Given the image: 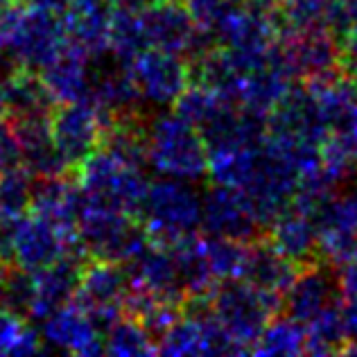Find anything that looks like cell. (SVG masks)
I'll return each mask as SVG.
<instances>
[{"instance_id": "22", "label": "cell", "mask_w": 357, "mask_h": 357, "mask_svg": "<svg viewBox=\"0 0 357 357\" xmlns=\"http://www.w3.org/2000/svg\"><path fill=\"white\" fill-rule=\"evenodd\" d=\"M118 5H125L131 9H140V7H147V5H154L156 0H116Z\"/></svg>"}, {"instance_id": "8", "label": "cell", "mask_w": 357, "mask_h": 357, "mask_svg": "<svg viewBox=\"0 0 357 357\" xmlns=\"http://www.w3.org/2000/svg\"><path fill=\"white\" fill-rule=\"evenodd\" d=\"M337 294V287L324 271L310 269L305 274L294 278L289 285L287 296V312L298 324H310L314 317H319L324 310L333 307V298Z\"/></svg>"}, {"instance_id": "1", "label": "cell", "mask_w": 357, "mask_h": 357, "mask_svg": "<svg viewBox=\"0 0 357 357\" xmlns=\"http://www.w3.org/2000/svg\"><path fill=\"white\" fill-rule=\"evenodd\" d=\"M278 307L280 298L276 292H267L251 283H227L215 298V317L236 342H256L265 331L267 317Z\"/></svg>"}, {"instance_id": "2", "label": "cell", "mask_w": 357, "mask_h": 357, "mask_svg": "<svg viewBox=\"0 0 357 357\" xmlns=\"http://www.w3.org/2000/svg\"><path fill=\"white\" fill-rule=\"evenodd\" d=\"M154 163L178 178H197L206 172V143L185 118L163 120L152 138Z\"/></svg>"}, {"instance_id": "10", "label": "cell", "mask_w": 357, "mask_h": 357, "mask_svg": "<svg viewBox=\"0 0 357 357\" xmlns=\"http://www.w3.org/2000/svg\"><path fill=\"white\" fill-rule=\"evenodd\" d=\"M244 278L267 292H283L294 283V269L287 256H283L276 247H253L247 249L244 262Z\"/></svg>"}, {"instance_id": "14", "label": "cell", "mask_w": 357, "mask_h": 357, "mask_svg": "<svg viewBox=\"0 0 357 357\" xmlns=\"http://www.w3.org/2000/svg\"><path fill=\"white\" fill-rule=\"evenodd\" d=\"M256 351L265 355H294L305 351L303 328L292 317L278 319L271 326H265V331L260 333Z\"/></svg>"}, {"instance_id": "9", "label": "cell", "mask_w": 357, "mask_h": 357, "mask_svg": "<svg viewBox=\"0 0 357 357\" xmlns=\"http://www.w3.org/2000/svg\"><path fill=\"white\" fill-rule=\"evenodd\" d=\"M18 52L30 63H52L54 54L59 50L61 27L52 18L50 9L34 12L23 18L21 27L16 32Z\"/></svg>"}, {"instance_id": "18", "label": "cell", "mask_w": 357, "mask_h": 357, "mask_svg": "<svg viewBox=\"0 0 357 357\" xmlns=\"http://www.w3.org/2000/svg\"><path fill=\"white\" fill-rule=\"evenodd\" d=\"M342 319H344L346 337H351V346L346 351H349V353H357V296H353L351 303L344 307Z\"/></svg>"}, {"instance_id": "6", "label": "cell", "mask_w": 357, "mask_h": 357, "mask_svg": "<svg viewBox=\"0 0 357 357\" xmlns=\"http://www.w3.org/2000/svg\"><path fill=\"white\" fill-rule=\"evenodd\" d=\"M143 34L145 39L156 45L158 50L165 52H176L181 48H188L192 43V23H190V12L188 7L174 5V3H161L152 5L143 16Z\"/></svg>"}, {"instance_id": "4", "label": "cell", "mask_w": 357, "mask_h": 357, "mask_svg": "<svg viewBox=\"0 0 357 357\" xmlns=\"http://www.w3.org/2000/svg\"><path fill=\"white\" fill-rule=\"evenodd\" d=\"M202 211H204V227L218 238H229L240 242L247 240L253 233V229L258 227L244 195L236 192V188L231 185H224L220 190L211 192L204 199Z\"/></svg>"}, {"instance_id": "17", "label": "cell", "mask_w": 357, "mask_h": 357, "mask_svg": "<svg viewBox=\"0 0 357 357\" xmlns=\"http://www.w3.org/2000/svg\"><path fill=\"white\" fill-rule=\"evenodd\" d=\"M18 174H7L5 181L0 183V206L7 211H18L30 197L23 178H16Z\"/></svg>"}, {"instance_id": "13", "label": "cell", "mask_w": 357, "mask_h": 357, "mask_svg": "<svg viewBox=\"0 0 357 357\" xmlns=\"http://www.w3.org/2000/svg\"><path fill=\"white\" fill-rule=\"evenodd\" d=\"M314 220L303 213L280 215L274 227V247L289 260H303L314 249L317 242Z\"/></svg>"}, {"instance_id": "5", "label": "cell", "mask_w": 357, "mask_h": 357, "mask_svg": "<svg viewBox=\"0 0 357 357\" xmlns=\"http://www.w3.org/2000/svg\"><path fill=\"white\" fill-rule=\"evenodd\" d=\"M185 68L181 61L170 57V52L165 50H152L140 57L138 68H136V82L140 91L145 93L149 100L167 102L178 100V96L185 89Z\"/></svg>"}, {"instance_id": "16", "label": "cell", "mask_w": 357, "mask_h": 357, "mask_svg": "<svg viewBox=\"0 0 357 357\" xmlns=\"http://www.w3.org/2000/svg\"><path fill=\"white\" fill-rule=\"evenodd\" d=\"M206 256H208L213 274L224 276V278L244 276L247 249L240 247L238 240H229V238L213 240L208 247H206Z\"/></svg>"}, {"instance_id": "12", "label": "cell", "mask_w": 357, "mask_h": 357, "mask_svg": "<svg viewBox=\"0 0 357 357\" xmlns=\"http://www.w3.org/2000/svg\"><path fill=\"white\" fill-rule=\"evenodd\" d=\"M5 107L18 118V122H45L50 114V89L30 75L18 77L7 91Z\"/></svg>"}, {"instance_id": "11", "label": "cell", "mask_w": 357, "mask_h": 357, "mask_svg": "<svg viewBox=\"0 0 357 357\" xmlns=\"http://www.w3.org/2000/svg\"><path fill=\"white\" fill-rule=\"evenodd\" d=\"M59 236L50 224H21L16 227L14 236V253L25 267H41L45 269L57 260L59 253Z\"/></svg>"}, {"instance_id": "7", "label": "cell", "mask_w": 357, "mask_h": 357, "mask_svg": "<svg viewBox=\"0 0 357 357\" xmlns=\"http://www.w3.org/2000/svg\"><path fill=\"white\" fill-rule=\"evenodd\" d=\"M52 138L63 163H77L91 158L93 149H96L98 125L86 109L66 107L54 120Z\"/></svg>"}, {"instance_id": "21", "label": "cell", "mask_w": 357, "mask_h": 357, "mask_svg": "<svg viewBox=\"0 0 357 357\" xmlns=\"http://www.w3.org/2000/svg\"><path fill=\"white\" fill-rule=\"evenodd\" d=\"M32 3L43 9H57V7H73L77 0H32Z\"/></svg>"}, {"instance_id": "19", "label": "cell", "mask_w": 357, "mask_h": 357, "mask_svg": "<svg viewBox=\"0 0 357 357\" xmlns=\"http://www.w3.org/2000/svg\"><path fill=\"white\" fill-rule=\"evenodd\" d=\"M342 287H344V292L349 294L351 298L357 296V258L346 265L344 276H342Z\"/></svg>"}, {"instance_id": "3", "label": "cell", "mask_w": 357, "mask_h": 357, "mask_svg": "<svg viewBox=\"0 0 357 357\" xmlns=\"http://www.w3.org/2000/svg\"><path fill=\"white\" fill-rule=\"evenodd\" d=\"M147 211L154 233L183 240L185 233L199 222L202 206L190 190L178 183H161L147 195Z\"/></svg>"}, {"instance_id": "15", "label": "cell", "mask_w": 357, "mask_h": 357, "mask_svg": "<svg viewBox=\"0 0 357 357\" xmlns=\"http://www.w3.org/2000/svg\"><path fill=\"white\" fill-rule=\"evenodd\" d=\"M122 289H125V278H122L120 271L107 265L89 271L82 280V292L86 296L89 305L96 307L98 312H102L107 305H114L122 296Z\"/></svg>"}, {"instance_id": "20", "label": "cell", "mask_w": 357, "mask_h": 357, "mask_svg": "<svg viewBox=\"0 0 357 357\" xmlns=\"http://www.w3.org/2000/svg\"><path fill=\"white\" fill-rule=\"evenodd\" d=\"M12 319H7L5 314H0V353L3 351H9V346H7V342H18V340H14V324H9Z\"/></svg>"}]
</instances>
